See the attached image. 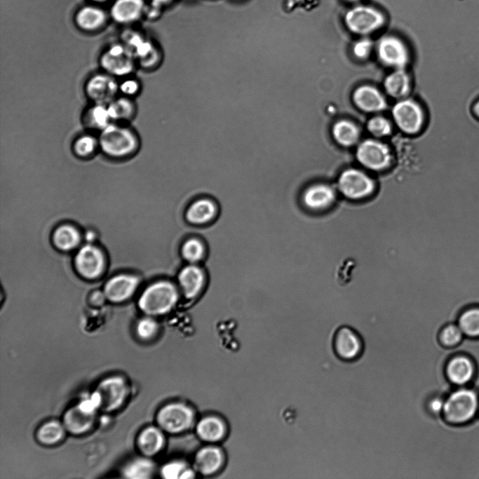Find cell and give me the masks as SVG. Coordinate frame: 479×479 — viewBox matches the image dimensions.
<instances>
[{
    "label": "cell",
    "mask_w": 479,
    "mask_h": 479,
    "mask_svg": "<svg viewBox=\"0 0 479 479\" xmlns=\"http://www.w3.org/2000/svg\"><path fill=\"white\" fill-rule=\"evenodd\" d=\"M98 140L102 152L112 158H128L140 147L137 134L125 123H110L100 131Z\"/></svg>",
    "instance_id": "1"
},
{
    "label": "cell",
    "mask_w": 479,
    "mask_h": 479,
    "mask_svg": "<svg viewBox=\"0 0 479 479\" xmlns=\"http://www.w3.org/2000/svg\"><path fill=\"white\" fill-rule=\"evenodd\" d=\"M178 293L168 281H159L147 287L138 300L140 309L149 315H161L168 312L177 303Z\"/></svg>",
    "instance_id": "2"
},
{
    "label": "cell",
    "mask_w": 479,
    "mask_h": 479,
    "mask_svg": "<svg viewBox=\"0 0 479 479\" xmlns=\"http://www.w3.org/2000/svg\"><path fill=\"white\" fill-rule=\"evenodd\" d=\"M385 16L377 8L358 5L349 9L344 14V22L352 33L366 36L379 29L385 23Z\"/></svg>",
    "instance_id": "3"
},
{
    "label": "cell",
    "mask_w": 479,
    "mask_h": 479,
    "mask_svg": "<svg viewBox=\"0 0 479 479\" xmlns=\"http://www.w3.org/2000/svg\"><path fill=\"white\" fill-rule=\"evenodd\" d=\"M477 407L476 394L471 390L461 389L450 394L444 401L443 412L447 421L463 423L475 414Z\"/></svg>",
    "instance_id": "4"
},
{
    "label": "cell",
    "mask_w": 479,
    "mask_h": 479,
    "mask_svg": "<svg viewBox=\"0 0 479 479\" xmlns=\"http://www.w3.org/2000/svg\"><path fill=\"white\" fill-rule=\"evenodd\" d=\"M337 186L340 193L352 201L365 199L370 196L375 189L372 179L355 168L344 170L338 177Z\"/></svg>",
    "instance_id": "5"
},
{
    "label": "cell",
    "mask_w": 479,
    "mask_h": 479,
    "mask_svg": "<svg viewBox=\"0 0 479 479\" xmlns=\"http://www.w3.org/2000/svg\"><path fill=\"white\" fill-rule=\"evenodd\" d=\"M332 348L335 356L343 362H353L363 354L364 342L360 334L352 327L343 325L335 332Z\"/></svg>",
    "instance_id": "6"
},
{
    "label": "cell",
    "mask_w": 479,
    "mask_h": 479,
    "mask_svg": "<svg viewBox=\"0 0 479 479\" xmlns=\"http://www.w3.org/2000/svg\"><path fill=\"white\" fill-rule=\"evenodd\" d=\"M100 64L103 72L114 77H126L131 74L136 62L131 51L124 44H115L101 55Z\"/></svg>",
    "instance_id": "7"
},
{
    "label": "cell",
    "mask_w": 479,
    "mask_h": 479,
    "mask_svg": "<svg viewBox=\"0 0 479 479\" xmlns=\"http://www.w3.org/2000/svg\"><path fill=\"white\" fill-rule=\"evenodd\" d=\"M119 83L116 77L103 72L92 75L85 85L87 97L95 104H107L116 97Z\"/></svg>",
    "instance_id": "8"
},
{
    "label": "cell",
    "mask_w": 479,
    "mask_h": 479,
    "mask_svg": "<svg viewBox=\"0 0 479 479\" xmlns=\"http://www.w3.org/2000/svg\"><path fill=\"white\" fill-rule=\"evenodd\" d=\"M392 115L398 127L409 134L418 132L424 121V114L421 107L408 99L397 102L393 107Z\"/></svg>",
    "instance_id": "9"
},
{
    "label": "cell",
    "mask_w": 479,
    "mask_h": 479,
    "mask_svg": "<svg viewBox=\"0 0 479 479\" xmlns=\"http://www.w3.org/2000/svg\"><path fill=\"white\" fill-rule=\"evenodd\" d=\"M356 157L361 165L373 170L386 168L391 161L389 147L374 140L362 142L357 147Z\"/></svg>",
    "instance_id": "10"
},
{
    "label": "cell",
    "mask_w": 479,
    "mask_h": 479,
    "mask_svg": "<svg viewBox=\"0 0 479 479\" xmlns=\"http://www.w3.org/2000/svg\"><path fill=\"white\" fill-rule=\"evenodd\" d=\"M377 52L382 63L395 69H403L409 58L405 43L393 35L384 36L378 41Z\"/></svg>",
    "instance_id": "11"
},
{
    "label": "cell",
    "mask_w": 479,
    "mask_h": 479,
    "mask_svg": "<svg viewBox=\"0 0 479 479\" xmlns=\"http://www.w3.org/2000/svg\"><path fill=\"white\" fill-rule=\"evenodd\" d=\"M193 419L190 409L181 404H171L161 410L157 420L166 431L176 433L188 428Z\"/></svg>",
    "instance_id": "12"
},
{
    "label": "cell",
    "mask_w": 479,
    "mask_h": 479,
    "mask_svg": "<svg viewBox=\"0 0 479 479\" xmlns=\"http://www.w3.org/2000/svg\"><path fill=\"white\" fill-rule=\"evenodd\" d=\"M75 266L81 276L87 278H94L102 273L104 267V257L97 247L86 245L77 252Z\"/></svg>",
    "instance_id": "13"
},
{
    "label": "cell",
    "mask_w": 479,
    "mask_h": 479,
    "mask_svg": "<svg viewBox=\"0 0 479 479\" xmlns=\"http://www.w3.org/2000/svg\"><path fill=\"white\" fill-rule=\"evenodd\" d=\"M336 191L330 184L316 183L308 187L302 194L304 206L313 212L330 208L336 201Z\"/></svg>",
    "instance_id": "14"
},
{
    "label": "cell",
    "mask_w": 479,
    "mask_h": 479,
    "mask_svg": "<svg viewBox=\"0 0 479 479\" xmlns=\"http://www.w3.org/2000/svg\"><path fill=\"white\" fill-rule=\"evenodd\" d=\"M97 391L101 398V405L104 410L111 411L118 408L127 394V386L119 377L104 379L98 386Z\"/></svg>",
    "instance_id": "15"
},
{
    "label": "cell",
    "mask_w": 479,
    "mask_h": 479,
    "mask_svg": "<svg viewBox=\"0 0 479 479\" xmlns=\"http://www.w3.org/2000/svg\"><path fill=\"white\" fill-rule=\"evenodd\" d=\"M139 284L133 275L120 274L112 278L105 285L104 293L112 302H119L130 297Z\"/></svg>",
    "instance_id": "16"
},
{
    "label": "cell",
    "mask_w": 479,
    "mask_h": 479,
    "mask_svg": "<svg viewBox=\"0 0 479 479\" xmlns=\"http://www.w3.org/2000/svg\"><path fill=\"white\" fill-rule=\"evenodd\" d=\"M353 99L359 109L367 112H380L386 106L384 96L377 88L370 86H361L356 88Z\"/></svg>",
    "instance_id": "17"
},
{
    "label": "cell",
    "mask_w": 479,
    "mask_h": 479,
    "mask_svg": "<svg viewBox=\"0 0 479 479\" xmlns=\"http://www.w3.org/2000/svg\"><path fill=\"white\" fill-rule=\"evenodd\" d=\"M178 279L184 295L187 298H193L201 290L204 276L198 267L189 265L180 271Z\"/></svg>",
    "instance_id": "18"
},
{
    "label": "cell",
    "mask_w": 479,
    "mask_h": 479,
    "mask_svg": "<svg viewBox=\"0 0 479 479\" xmlns=\"http://www.w3.org/2000/svg\"><path fill=\"white\" fill-rule=\"evenodd\" d=\"M112 122L125 123L133 119L136 113V106L130 97H116L107 104Z\"/></svg>",
    "instance_id": "19"
},
{
    "label": "cell",
    "mask_w": 479,
    "mask_h": 479,
    "mask_svg": "<svg viewBox=\"0 0 479 479\" xmlns=\"http://www.w3.org/2000/svg\"><path fill=\"white\" fill-rule=\"evenodd\" d=\"M384 86L389 95L400 98L406 95L410 90V79L403 69H396L386 76Z\"/></svg>",
    "instance_id": "20"
},
{
    "label": "cell",
    "mask_w": 479,
    "mask_h": 479,
    "mask_svg": "<svg viewBox=\"0 0 479 479\" xmlns=\"http://www.w3.org/2000/svg\"><path fill=\"white\" fill-rule=\"evenodd\" d=\"M446 372L452 382L463 384L471 379L473 374V367L466 358L457 357L447 364Z\"/></svg>",
    "instance_id": "21"
},
{
    "label": "cell",
    "mask_w": 479,
    "mask_h": 479,
    "mask_svg": "<svg viewBox=\"0 0 479 479\" xmlns=\"http://www.w3.org/2000/svg\"><path fill=\"white\" fill-rule=\"evenodd\" d=\"M84 124L92 130L101 131L113 123L107 104L93 103L86 109L83 116Z\"/></svg>",
    "instance_id": "22"
},
{
    "label": "cell",
    "mask_w": 479,
    "mask_h": 479,
    "mask_svg": "<svg viewBox=\"0 0 479 479\" xmlns=\"http://www.w3.org/2000/svg\"><path fill=\"white\" fill-rule=\"evenodd\" d=\"M93 422V414L81 410L78 406L68 410L64 417L65 428L73 433H81L88 430Z\"/></svg>",
    "instance_id": "23"
},
{
    "label": "cell",
    "mask_w": 479,
    "mask_h": 479,
    "mask_svg": "<svg viewBox=\"0 0 479 479\" xmlns=\"http://www.w3.org/2000/svg\"><path fill=\"white\" fill-rule=\"evenodd\" d=\"M142 6V0H117L112 7V15L116 21L130 22L138 18Z\"/></svg>",
    "instance_id": "24"
},
{
    "label": "cell",
    "mask_w": 479,
    "mask_h": 479,
    "mask_svg": "<svg viewBox=\"0 0 479 479\" xmlns=\"http://www.w3.org/2000/svg\"><path fill=\"white\" fill-rule=\"evenodd\" d=\"M222 463V455L215 447H205L200 450L195 459L196 468L203 474L215 472Z\"/></svg>",
    "instance_id": "25"
},
{
    "label": "cell",
    "mask_w": 479,
    "mask_h": 479,
    "mask_svg": "<svg viewBox=\"0 0 479 479\" xmlns=\"http://www.w3.org/2000/svg\"><path fill=\"white\" fill-rule=\"evenodd\" d=\"M332 132L337 142L346 147L354 144L360 136L359 129L356 125L347 120L336 122Z\"/></svg>",
    "instance_id": "26"
},
{
    "label": "cell",
    "mask_w": 479,
    "mask_h": 479,
    "mask_svg": "<svg viewBox=\"0 0 479 479\" xmlns=\"http://www.w3.org/2000/svg\"><path fill=\"white\" fill-rule=\"evenodd\" d=\"M215 212V205L211 201L200 199L189 207L187 212V218L193 224H204L214 217Z\"/></svg>",
    "instance_id": "27"
},
{
    "label": "cell",
    "mask_w": 479,
    "mask_h": 479,
    "mask_svg": "<svg viewBox=\"0 0 479 479\" xmlns=\"http://www.w3.org/2000/svg\"><path fill=\"white\" fill-rule=\"evenodd\" d=\"M457 325L463 333L471 337L479 336V304L463 309L457 317Z\"/></svg>",
    "instance_id": "28"
},
{
    "label": "cell",
    "mask_w": 479,
    "mask_h": 479,
    "mask_svg": "<svg viewBox=\"0 0 479 479\" xmlns=\"http://www.w3.org/2000/svg\"><path fill=\"white\" fill-rule=\"evenodd\" d=\"M53 240L55 245L62 250H69L75 248L79 241L78 230L67 224L58 227L53 233Z\"/></svg>",
    "instance_id": "29"
},
{
    "label": "cell",
    "mask_w": 479,
    "mask_h": 479,
    "mask_svg": "<svg viewBox=\"0 0 479 479\" xmlns=\"http://www.w3.org/2000/svg\"><path fill=\"white\" fill-rule=\"evenodd\" d=\"M138 447L147 455H152L158 452L163 446V438L157 429L149 427L144 429L138 438Z\"/></svg>",
    "instance_id": "30"
},
{
    "label": "cell",
    "mask_w": 479,
    "mask_h": 479,
    "mask_svg": "<svg viewBox=\"0 0 479 479\" xmlns=\"http://www.w3.org/2000/svg\"><path fill=\"white\" fill-rule=\"evenodd\" d=\"M74 154L80 158H87L95 154L100 149L98 137L90 134H83L77 137L73 142Z\"/></svg>",
    "instance_id": "31"
},
{
    "label": "cell",
    "mask_w": 479,
    "mask_h": 479,
    "mask_svg": "<svg viewBox=\"0 0 479 479\" xmlns=\"http://www.w3.org/2000/svg\"><path fill=\"white\" fill-rule=\"evenodd\" d=\"M197 432L202 439L208 441H215L223 436L224 426L218 419L207 417L199 422L197 426Z\"/></svg>",
    "instance_id": "32"
},
{
    "label": "cell",
    "mask_w": 479,
    "mask_h": 479,
    "mask_svg": "<svg viewBox=\"0 0 479 479\" xmlns=\"http://www.w3.org/2000/svg\"><path fill=\"white\" fill-rule=\"evenodd\" d=\"M105 15L102 11L94 7H86L77 15L78 25L84 29H95L104 22Z\"/></svg>",
    "instance_id": "33"
},
{
    "label": "cell",
    "mask_w": 479,
    "mask_h": 479,
    "mask_svg": "<svg viewBox=\"0 0 479 479\" xmlns=\"http://www.w3.org/2000/svg\"><path fill=\"white\" fill-rule=\"evenodd\" d=\"M154 470L152 462L145 459H137L128 464L123 470L125 477L133 479L150 478Z\"/></svg>",
    "instance_id": "34"
},
{
    "label": "cell",
    "mask_w": 479,
    "mask_h": 479,
    "mask_svg": "<svg viewBox=\"0 0 479 479\" xmlns=\"http://www.w3.org/2000/svg\"><path fill=\"white\" fill-rule=\"evenodd\" d=\"M64 433L63 426L58 421H51L43 424L39 429L37 437L41 443L52 445L60 440Z\"/></svg>",
    "instance_id": "35"
},
{
    "label": "cell",
    "mask_w": 479,
    "mask_h": 479,
    "mask_svg": "<svg viewBox=\"0 0 479 479\" xmlns=\"http://www.w3.org/2000/svg\"><path fill=\"white\" fill-rule=\"evenodd\" d=\"M204 248L203 244L197 239L191 238L187 241L182 249V255L186 260L194 263L203 257Z\"/></svg>",
    "instance_id": "36"
},
{
    "label": "cell",
    "mask_w": 479,
    "mask_h": 479,
    "mask_svg": "<svg viewBox=\"0 0 479 479\" xmlns=\"http://www.w3.org/2000/svg\"><path fill=\"white\" fill-rule=\"evenodd\" d=\"M369 132L376 137H384L390 134L391 126L384 117L377 116L370 119L367 125Z\"/></svg>",
    "instance_id": "37"
},
{
    "label": "cell",
    "mask_w": 479,
    "mask_h": 479,
    "mask_svg": "<svg viewBox=\"0 0 479 479\" xmlns=\"http://www.w3.org/2000/svg\"><path fill=\"white\" fill-rule=\"evenodd\" d=\"M463 332L458 325L449 324L443 328L440 333V342L447 346H452L459 343Z\"/></svg>",
    "instance_id": "38"
},
{
    "label": "cell",
    "mask_w": 479,
    "mask_h": 479,
    "mask_svg": "<svg viewBox=\"0 0 479 479\" xmlns=\"http://www.w3.org/2000/svg\"><path fill=\"white\" fill-rule=\"evenodd\" d=\"M136 330L140 337L147 339L156 334L157 324L154 319L149 317L144 318L138 322Z\"/></svg>",
    "instance_id": "39"
},
{
    "label": "cell",
    "mask_w": 479,
    "mask_h": 479,
    "mask_svg": "<svg viewBox=\"0 0 479 479\" xmlns=\"http://www.w3.org/2000/svg\"><path fill=\"white\" fill-rule=\"evenodd\" d=\"M187 470L184 464L175 461L165 465L161 470V473L163 478L168 479L182 478Z\"/></svg>",
    "instance_id": "40"
},
{
    "label": "cell",
    "mask_w": 479,
    "mask_h": 479,
    "mask_svg": "<svg viewBox=\"0 0 479 479\" xmlns=\"http://www.w3.org/2000/svg\"><path fill=\"white\" fill-rule=\"evenodd\" d=\"M372 47L373 42L369 38L363 37L353 44V52L358 58L364 59L370 54Z\"/></svg>",
    "instance_id": "41"
},
{
    "label": "cell",
    "mask_w": 479,
    "mask_h": 479,
    "mask_svg": "<svg viewBox=\"0 0 479 479\" xmlns=\"http://www.w3.org/2000/svg\"><path fill=\"white\" fill-rule=\"evenodd\" d=\"M140 86L139 82L132 78L125 79L119 83V92L123 95L127 97H133L140 90Z\"/></svg>",
    "instance_id": "42"
},
{
    "label": "cell",
    "mask_w": 479,
    "mask_h": 479,
    "mask_svg": "<svg viewBox=\"0 0 479 479\" xmlns=\"http://www.w3.org/2000/svg\"><path fill=\"white\" fill-rule=\"evenodd\" d=\"M426 410L433 414H438L443 412L444 400L439 397H433L428 400L426 403Z\"/></svg>",
    "instance_id": "43"
},
{
    "label": "cell",
    "mask_w": 479,
    "mask_h": 479,
    "mask_svg": "<svg viewBox=\"0 0 479 479\" xmlns=\"http://www.w3.org/2000/svg\"><path fill=\"white\" fill-rule=\"evenodd\" d=\"M472 110L475 116L479 119V99L474 102Z\"/></svg>",
    "instance_id": "44"
},
{
    "label": "cell",
    "mask_w": 479,
    "mask_h": 479,
    "mask_svg": "<svg viewBox=\"0 0 479 479\" xmlns=\"http://www.w3.org/2000/svg\"><path fill=\"white\" fill-rule=\"evenodd\" d=\"M164 1V0H154V2L155 4H158V3H160V2H162V1Z\"/></svg>",
    "instance_id": "45"
},
{
    "label": "cell",
    "mask_w": 479,
    "mask_h": 479,
    "mask_svg": "<svg viewBox=\"0 0 479 479\" xmlns=\"http://www.w3.org/2000/svg\"><path fill=\"white\" fill-rule=\"evenodd\" d=\"M346 1H351V2H355V1H358V0H346Z\"/></svg>",
    "instance_id": "46"
},
{
    "label": "cell",
    "mask_w": 479,
    "mask_h": 479,
    "mask_svg": "<svg viewBox=\"0 0 479 479\" xmlns=\"http://www.w3.org/2000/svg\"><path fill=\"white\" fill-rule=\"evenodd\" d=\"M93 1H105V0H93Z\"/></svg>",
    "instance_id": "47"
}]
</instances>
